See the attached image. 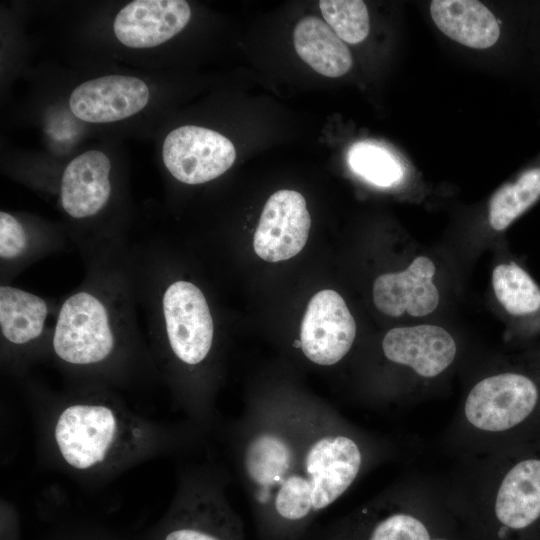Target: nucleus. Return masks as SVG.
<instances>
[{"label":"nucleus","instance_id":"obj_1","mask_svg":"<svg viewBox=\"0 0 540 540\" xmlns=\"http://www.w3.org/2000/svg\"><path fill=\"white\" fill-rule=\"evenodd\" d=\"M229 457L262 540H298L341 498L364 462L326 405L295 396L253 400L223 426Z\"/></svg>","mask_w":540,"mask_h":540},{"label":"nucleus","instance_id":"obj_2","mask_svg":"<svg viewBox=\"0 0 540 540\" xmlns=\"http://www.w3.org/2000/svg\"><path fill=\"white\" fill-rule=\"evenodd\" d=\"M30 416L38 466L87 490L145 462L202 450L211 439L186 419H152L102 394L41 397Z\"/></svg>","mask_w":540,"mask_h":540},{"label":"nucleus","instance_id":"obj_3","mask_svg":"<svg viewBox=\"0 0 540 540\" xmlns=\"http://www.w3.org/2000/svg\"><path fill=\"white\" fill-rule=\"evenodd\" d=\"M228 481L215 462L183 466L166 513L144 540H245L242 520L227 497Z\"/></svg>","mask_w":540,"mask_h":540},{"label":"nucleus","instance_id":"obj_4","mask_svg":"<svg viewBox=\"0 0 540 540\" xmlns=\"http://www.w3.org/2000/svg\"><path fill=\"white\" fill-rule=\"evenodd\" d=\"M52 346L57 358L68 366H104L115 352L104 305L85 292L69 297L60 310Z\"/></svg>","mask_w":540,"mask_h":540},{"label":"nucleus","instance_id":"obj_5","mask_svg":"<svg viewBox=\"0 0 540 540\" xmlns=\"http://www.w3.org/2000/svg\"><path fill=\"white\" fill-rule=\"evenodd\" d=\"M163 311L170 351L184 366L197 367L213 345V321L201 290L187 281L172 283L164 293Z\"/></svg>","mask_w":540,"mask_h":540},{"label":"nucleus","instance_id":"obj_6","mask_svg":"<svg viewBox=\"0 0 540 540\" xmlns=\"http://www.w3.org/2000/svg\"><path fill=\"white\" fill-rule=\"evenodd\" d=\"M162 157L174 178L194 185L226 172L236 159V151L233 143L219 132L185 125L166 136Z\"/></svg>","mask_w":540,"mask_h":540},{"label":"nucleus","instance_id":"obj_7","mask_svg":"<svg viewBox=\"0 0 540 540\" xmlns=\"http://www.w3.org/2000/svg\"><path fill=\"white\" fill-rule=\"evenodd\" d=\"M355 336V320L340 294L330 289L314 294L298 339L304 356L316 365H334L350 351Z\"/></svg>","mask_w":540,"mask_h":540},{"label":"nucleus","instance_id":"obj_8","mask_svg":"<svg viewBox=\"0 0 540 540\" xmlns=\"http://www.w3.org/2000/svg\"><path fill=\"white\" fill-rule=\"evenodd\" d=\"M310 226L303 195L294 190H278L268 198L261 213L254 233V251L268 262L288 260L305 246Z\"/></svg>","mask_w":540,"mask_h":540},{"label":"nucleus","instance_id":"obj_9","mask_svg":"<svg viewBox=\"0 0 540 540\" xmlns=\"http://www.w3.org/2000/svg\"><path fill=\"white\" fill-rule=\"evenodd\" d=\"M148 100L149 89L141 79L109 75L77 86L70 95L69 106L82 121L109 123L138 113Z\"/></svg>","mask_w":540,"mask_h":540},{"label":"nucleus","instance_id":"obj_10","mask_svg":"<svg viewBox=\"0 0 540 540\" xmlns=\"http://www.w3.org/2000/svg\"><path fill=\"white\" fill-rule=\"evenodd\" d=\"M190 17V6L184 0H135L118 12L113 29L125 46L150 48L182 31Z\"/></svg>","mask_w":540,"mask_h":540},{"label":"nucleus","instance_id":"obj_11","mask_svg":"<svg viewBox=\"0 0 540 540\" xmlns=\"http://www.w3.org/2000/svg\"><path fill=\"white\" fill-rule=\"evenodd\" d=\"M435 272L433 261L422 255L403 271L380 275L373 284L375 306L391 317L405 312L414 317L432 313L439 304V292L433 283Z\"/></svg>","mask_w":540,"mask_h":540},{"label":"nucleus","instance_id":"obj_12","mask_svg":"<svg viewBox=\"0 0 540 540\" xmlns=\"http://www.w3.org/2000/svg\"><path fill=\"white\" fill-rule=\"evenodd\" d=\"M382 349L388 360L409 366L423 377L439 375L456 355V343L450 333L431 324L389 330L383 338Z\"/></svg>","mask_w":540,"mask_h":540},{"label":"nucleus","instance_id":"obj_13","mask_svg":"<svg viewBox=\"0 0 540 540\" xmlns=\"http://www.w3.org/2000/svg\"><path fill=\"white\" fill-rule=\"evenodd\" d=\"M495 514L510 531L529 538L540 525V456L517 461L504 476L496 496Z\"/></svg>","mask_w":540,"mask_h":540},{"label":"nucleus","instance_id":"obj_14","mask_svg":"<svg viewBox=\"0 0 540 540\" xmlns=\"http://www.w3.org/2000/svg\"><path fill=\"white\" fill-rule=\"evenodd\" d=\"M110 168L108 156L98 150H89L66 166L61 182V203L70 216L89 217L105 206L111 192Z\"/></svg>","mask_w":540,"mask_h":540},{"label":"nucleus","instance_id":"obj_15","mask_svg":"<svg viewBox=\"0 0 540 540\" xmlns=\"http://www.w3.org/2000/svg\"><path fill=\"white\" fill-rule=\"evenodd\" d=\"M430 13L435 25L450 39L470 48L486 49L500 37L493 13L474 0H434Z\"/></svg>","mask_w":540,"mask_h":540},{"label":"nucleus","instance_id":"obj_16","mask_svg":"<svg viewBox=\"0 0 540 540\" xmlns=\"http://www.w3.org/2000/svg\"><path fill=\"white\" fill-rule=\"evenodd\" d=\"M293 41L298 56L323 76H343L352 66V56L346 44L324 20L316 16H306L298 21Z\"/></svg>","mask_w":540,"mask_h":540},{"label":"nucleus","instance_id":"obj_17","mask_svg":"<svg viewBox=\"0 0 540 540\" xmlns=\"http://www.w3.org/2000/svg\"><path fill=\"white\" fill-rule=\"evenodd\" d=\"M495 296L512 317L540 328V286L517 262L498 264L492 272Z\"/></svg>","mask_w":540,"mask_h":540},{"label":"nucleus","instance_id":"obj_18","mask_svg":"<svg viewBox=\"0 0 540 540\" xmlns=\"http://www.w3.org/2000/svg\"><path fill=\"white\" fill-rule=\"evenodd\" d=\"M46 316L43 299L14 287L1 286L0 325L7 341L20 346L38 338Z\"/></svg>","mask_w":540,"mask_h":540},{"label":"nucleus","instance_id":"obj_19","mask_svg":"<svg viewBox=\"0 0 540 540\" xmlns=\"http://www.w3.org/2000/svg\"><path fill=\"white\" fill-rule=\"evenodd\" d=\"M540 199V163L524 169L501 186L489 203V223L503 231Z\"/></svg>","mask_w":540,"mask_h":540},{"label":"nucleus","instance_id":"obj_20","mask_svg":"<svg viewBox=\"0 0 540 540\" xmlns=\"http://www.w3.org/2000/svg\"><path fill=\"white\" fill-rule=\"evenodd\" d=\"M319 8L325 22L343 42L357 44L368 36L369 14L363 1L321 0Z\"/></svg>","mask_w":540,"mask_h":540},{"label":"nucleus","instance_id":"obj_21","mask_svg":"<svg viewBox=\"0 0 540 540\" xmlns=\"http://www.w3.org/2000/svg\"><path fill=\"white\" fill-rule=\"evenodd\" d=\"M350 167L369 182L388 187L399 181L402 170L397 160L374 144L356 143L348 154Z\"/></svg>","mask_w":540,"mask_h":540},{"label":"nucleus","instance_id":"obj_22","mask_svg":"<svg viewBox=\"0 0 540 540\" xmlns=\"http://www.w3.org/2000/svg\"><path fill=\"white\" fill-rule=\"evenodd\" d=\"M366 540H430L425 525L404 513H393L380 519L370 530Z\"/></svg>","mask_w":540,"mask_h":540},{"label":"nucleus","instance_id":"obj_23","mask_svg":"<svg viewBox=\"0 0 540 540\" xmlns=\"http://www.w3.org/2000/svg\"><path fill=\"white\" fill-rule=\"evenodd\" d=\"M27 246V235L21 224L10 214L0 213V256L12 259Z\"/></svg>","mask_w":540,"mask_h":540}]
</instances>
